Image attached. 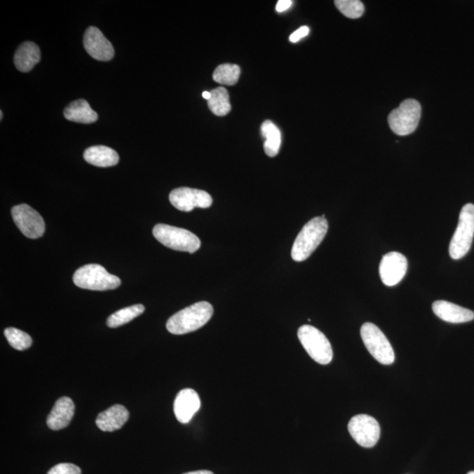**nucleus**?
<instances>
[{"label":"nucleus","instance_id":"f257e3e1","mask_svg":"<svg viewBox=\"0 0 474 474\" xmlns=\"http://www.w3.org/2000/svg\"><path fill=\"white\" fill-rule=\"evenodd\" d=\"M214 314L213 306L207 301L197 302L176 313L168 320L166 328L173 335H184L203 327Z\"/></svg>","mask_w":474,"mask_h":474},{"label":"nucleus","instance_id":"f03ea898","mask_svg":"<svg viewBox=\"0 0 474 474\" xmlns=\"http://www.w3.org/2000/svg\"><path fill=\"white\" fill-rule=\"evenodd\" d=\"M328 221L324 215L308 221L296 237L292 248V258L296 262L307 260L327 235Z\"/></svg>","mask_w":474,"mask_h":474},{"label":"nucleus","instance_id":"7ed1b4c3","mask_svg":"<svg viewBox=\"0 0 474 474\" xmlns=\"http://www.w3.org/2000/svg\"><path fill=\"white\" fill-rule=\"evenodd\" d=\"M73 282L77 287L93 291L113 290L122 283L117 276L110 274L102 265L97 264H86L77 270Z\"/></svg>","mask_w":474,"mask_h":474},{"label":"nucleus","instance_id":"20e7f679","mask_svg":"<svg viewBox=\"0 0 474 474\" xmlns=\"http://www.w3.org/2000/svg\"><path fill=\"white\" fill-rule=\"evenodd\" d=\"M153 235L159 243L174 251L194 253L201 246L197 235L184 228L157 224L153 228Z\"/></svg>","mask_w":474,"mask_h":474},{"label":"nucleus","instance_id":"39448f33","mask_svg":"<svg viewBox=\"0 0 474 474\" xmlns=\"http://www.w3.org/2000/svg\"><path fill=\"white\" fill-rule=\"evenodd\" d=\"M474 237V205L466 204L459 214L458 227L450 241V258L459 260L468 253Z\"/></svg>","mask_w":474,"mask_h":474},{"label":"nucleus","instance_id":"423d86ee","mask_svg":"<svg viewBox=\"0 0 474 474\" xmlns=\"http://www.w3.org/2000/svg\"><path fill=\"white\" fill-rule=\"evenodd\" d=\"M298 338L308 354L318 364L328 365L332 361L331 342L319 329L310 325L301 326L298 331Z\"/></svg>","mask_w":474,"mask_h":474},{"label":"nucleus","instance_id":"0eeeda50","mask_svg":"<svg viewBox=\"0 0 474 474\" xmlns=\"http://www.w3.org/2000/svg\"><path fill=\"white\" fill-rule=\"evenodd\" d=\"M422 107L418 100H406L390 113L388 123L393 132L400 136H409L418 129Z\"/></svg>","mask_w":474,"mask_h":474},{"label":"nucleus","instance_id":"6e6552de","mask_svg":"<svg viewBox=\"0 0 474 474\" xmlns=\"http://www.w3.org/2000/svg\"><path fill=\"white\" fill-rule=\"evenodd\" d=\"M361 335L370 354L382 365H392L395 355L391 344L384 333L372 322L362 325Z\"/></svg>","mask_w":474,"mask_h":474},{"label":"nucleus","instance_id":"1a4fd4ad","mask_svg":"<svg viewBox=\"0 0 474 474\" xmlns=\"http://www.w3.org/2000/svg\"><path fill=\"white\" fill-rule=\"evenodd\" d=\"M348 430L352 439L365 448L375 446L381 436L379 422L368 415L353 416L349 422Z\"/></svg>","mask_w":474,"mask_h":474},{"label":"nucleus","instance_id":"9d476101","mask_svg":"<svg viewBox=\"0 0 474 474\" xmlns=\"http://www.w3.org/2000/svg\"><path fill=\"white\" fill-rule=\"evenodd\" d=\"M12 216L16 226L30 239H37L45 234V220L38 212L29 205L22 204L13 207Z\"/></svg>","mask_w":474,"mask_h":474},{"label":"nucleus","instance_id":"9b49d317","mask_svg":"<svg viewBox=\"0 0 474 474\" xmlns=\"http://www.w3.org/2000/svg\"><path fill=\"white\" fill-rule=\"evenodd\" d=\"M169 199L174 207L183 212H191L195 207H210L213 203L207 191L189 187L177 188L171 191Z\"/></svg>","mask_w":474,"mask_h":474},{"label":"nucleus","instance_id":"f8f14e48","mask_svg":"<svg viewBox=\"0 0 474 474\" xmlns=\"http://www.w3.org/2000/svg\"><path fill=\"white\" fill-rule=\"evenodd\" d=\"M408 271V260L404 255L393 251L383 255L379 264V275L383 284L393 287L400 283Z\"/></svg>","mask_w":474,"mask_h":474},{"label":"nucleus","instance_id":"ddd939ff","mask_svg":"<svg viewBox=\"0 0 474 474\" xmlns=\"http://www.w3.org/2000/svg\"><path fill=\"white\" fill-rule=\"evenodd\" d=\"M84 47L86 52L97 61L109 62L114 56V49L102 32L95 26H90L84 35Z\"/></svg>","mask_w":474,"mask_h":474},{"label":"nucleus","instance_id":"4468645a","mask_svg":"<svg viewBox=\"0 0 474 474\" xmlns=\"http://www.w3.org/2000/svg\"><path fill=\"white\" fill-rule=\"evenodd\" d=\"M199 395L193 389L181 390L174 402V413L177 421L188 423L200 409Z\"/></svg>","mask_w":474,"mask_h":474},{"label":"nucleus","instance_id":"2eb2a0df","mask_svg":"<svg viewBox=\"0 0 474 474\" xmlns=\"http://www.w3.org/2000/svg\"><path fill=\"white\" fill-rule=\"evenodd\" d=\"M432 310L439 318L450 324H464L474 319L473 311L446 301L434 302Z\"/></svg>","mask_w":474,"mask_h":474},{"label":"nucleus","instance_id":"dca6fc26","mask_svg":"<svg viewBox=\"0 0 474 474\" xmlns=\"http://www.w3.org/2000/svg\"><path fill=\"white\" fill-rule=\"evenodd\" d=\"M75 405L72 400L69 397H62L57 400L55 406L50 412L47 425L53 430H60L66 428L72 421Z\"/></svg>","mask_w":474,"mask_h":474},{"label":"nucleus","instance_id":"f3484780","mask_svg":"<svg viewBox=\"0 0 474 474\" xmlns=\"http://www.w3.org/2000/svg\"><path fill=\"white\" fill-rule=\"evenodd\" d=\"M129 418V412L125 406L113 405L97 416L96 425L102 432H113L123 428Z\"/></svg>","mask_w":474,"mask_h":474},{"label":"nucleus","instance_id":"a211bd4d","mask_svg":"<svg viewBox=\"0 0 474 474\" xmlns=\"http://www.w3.org/2000/svg\"><path fill=\"white\" fill-rule=\"evenodd\" d=\"M40 60H41V52L35 43L26 42L16 50L15 65L19 72H30L40 62Z\"/></svg>","mask_w":474,"mask_h":474},{"label":"nucleus","instance_id":"6ab92c4d","mask_svg":"<svg viewBox=\"0 0 474 474\" xmlns=\"http://www.w3.org/2000/svg\"><path fill=\"white\" fill-rule=\"evenodd\" d=\"M84 158L87 163L97 167H111L119 163V155L109 147L93 146L86 150Z\"/></svg>","mask_w":474,"mask_h":474},{"label":"nucleus","instance_id":"aec40b11","mask_svg":"<svg viewBox=\"0 0 474 474\" xmlns=\"http://www.w3.org/2000/svg\"><path fill=\"white\" fill-rule=\"evenodd\" d=\"M65 117L70 122L90 124L97 122V113L85 100H77L65 109Z\"/></svg>","mask_w":474,"mask_h":474},{"label":"nucleus","instance_id":"412c9836","mask_svg":"<svg viewBox=\"0 0 474 474\" xmlns=\"http://www.w3.org/2000/svg\"><path fill=\"white\" fill-rule=\"evenodd\" d=\"M261 134L265 139L264 143L265 154L270 157L277 156L281 145V130L271 120H265L261 126Z\"/></svg>","mask_w":474,"mask_h":474},{"label":"nucleus","instance_id":"4be33fe9","mask_svg":"<svg viewBox=\"0 0 474 474\" xmlns=\"http://www.w3.org/2000/svg\"><path fill=\"white\" fill-rule=\"evenodd\" d=\"M211 97L207 100V106L211 112L217 116H225L231 111L230 94L223 87L212 90Z\"/></svg>","mask_w":474,"mask_h":474},{"label":"nucleus","instance_id":"5701e85b","mask_svg":"<svg viewBox=\"0 0 474 474\" xmlns=\"http://www.w3.org/2000/svg\"><path fill=\"white\" fill-rule=\"evenodd\" d=\"M144 311H145V308L142 304L130 306V307L113 313L107 319L106 324L112 329L120 327V326L129 324L134 318L142 315Z\"/></svg>","mask_w":474,"mask_h":474},{"label":"nucleus","instance_id":"b1692460","mask_svg":"<svg viewBox=\"0 0 474 474\" xmlns=\"http://www.w3.org/2000/svg\"><path fill=\"white\" fill-rule=\"evenodd\" d=\"M241 73L240 67L235 65H221L215 69L213 79L215 82L225 86H234L238 82Z\"/></svg>","mask_w":474,"mask_h":474},{"label":"nucleus","instance_id":"393cba45","mask_svg":"<svg viewBox=\"0 0 474 474\" xmlns=\"http://www.w3.org/2000/svg\"><path fill=\"white\" fill-rule=\"evenodd\" d=\"M5 337L8 339L9 345L17 351H25L31 347L33 340L31 337L21 329L15 328L6 329Z\"/></svg>","mask_w":474,"mask_h":474},{"label":"nucleus","instance_id":"a878e982","mask_svg":"<svg viewBox=\"0 0 474 474\" xmlns=\"http://www.w3.org/2000/svg\"><path fill=\"white\" fill-rule=\"evenodd\" d=\"M335 5L347 18L358 19L364 15L365 6L358 0H337Z\"/></svg>","mask_w":474,"mask_h":474},{"label":"nucleus","instance_id":"bb28decb","mask_svg":"<svg viewBox=\"0 0 474 474\" xmlns=\"http://www.w3.org/2000/svg\"><path fill=\"white\" fill-rule=\"evenodd\" d=\"M48 474H81V469L73 464L61 463L50 469Z\"/></svg>","mask_w":474,"mask_h":474},{"label":"nucleus","instance_id":"cd10ccee","mask_svg":"<svg viewBox=\"0 0 474 474\" xmlns=\"http://www.w3.org/2000/svg\"><path fill=\"white\" fill-rule=\"evenodd\" d=\"M308 33L309 29L307 26H303L292 33L290 37H289V40H290L291 42H298L300 40L304 38L305 36H307Z\"/></svg>","mask_w":474,"mask_h":474},{"label":"nucleus","instance_id":"c85d7f7f","mask_svg":"<svg viewBox=\"0 0 474 474\" xmlns=\"http://www.w3.org/2000/svg\"><path fill=\"white\" fill-rule=\"evenodd\" d=\"M292 2L291 0H280L276 6V10L278 13H282L291 8Z\"/></svg>","mask_w":474,"mask_h":474},{"label":"nucleus","instance_id":"c756f323","mask_svg":"<svg viewBox=\"0 0 474 474\" xmlns=\"http://www.w3.org/2000/svg\"><path fill=\"white\" fill-rule=\"evenodd\" d=\"M184 474H214V473L210 472V471H207V470H201V471H195V472H190V473H187Z\"/></svg>","mask_w":474,"mask_h":474},{"label":"nucleus","instance_id":"7c9ffc66","mask_svg":"<svg viewBox=\"0 0 474 474\" xmlns=\"http://www.w3.org/2000/svg\"><path fill=\"white\" fill-rule=\"evenodd\" d=\"M203 96L204 99H206V100H208L211 97V93H210V92H204L203 93Z\"/></svg>","mask_w":474,"mask_h":474},{"label":"nucleus","instance_id":"2f4dec72","mask_svg":"<svg viewBox=\"0 0 474 474\" xmlns=\"http://www.w3.org/2000/svg\"><path fill=\"white\" fill-rule=\"evenodd\" d=\"M0 119H1V120L3 119V112H2V111H1V112H0Z\"/></svg>","mask_w":474,"mask_h":474},{"label":"nucleus","instance_id":"473e14b6","mask_svg":"<svg viewBox=\"0 0 474 474\" xmlns=\"http://www.w3.org/2000/svg\"><path fill=\"white\" fill-rule=\"evenodd\" d=\"M467 474H474V472H473H473H469V473H467Z\"/></svg>","mask_w":474,"mask_h":474}]
</instances>
